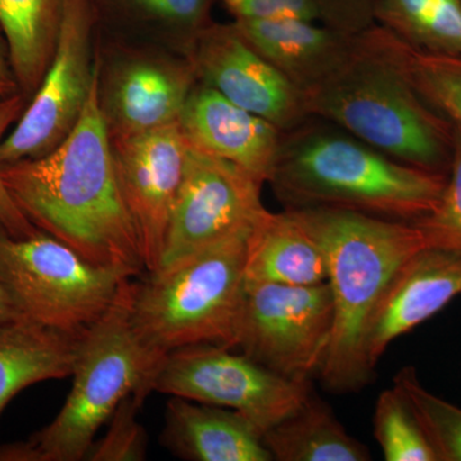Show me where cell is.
<instances>
[{"label":"cell","mask_w":461,"mask_h":461,"mask_svg":"<svg viewBox=\"0 0 461 461\" xmlns=\"http://www.w3.org/2000/svg\"><path fill=\"white\" fill-rule=\"evenodd\" d=\"M100 71L80 120L50 153L2 165V177L36 229L98 266L145 271L140 242L115 172L100 108Z\"/></svg>","instance_id":"cell-1"},{"label":"cell","mask_w":461,"mask_h":461,"mask_svg":"<svg viewBox=\"0 0 461 461\" xmlns=\"http://www.w3.org/2000/svg\"><path fill=\"white\" fill-rule=\"evenodd\" d=\"M306 111L406 165L450 167L453 126L423 99L406 63V44L377 25L357 33L344 63L305 91Z\"/></svg>","instance_id":"cell-2"},{"label":"cell","mask_w":461,"mask_h":461,"mask_svg":"<svg viewBox=\"0 0 461 461\" xmlns=\"http://www.w3.org/2000/svg\"><path fill=\"white\" fill-rule=\"evenodd\" d=\"M446 177L399 162L341 127L311 117L282 133L268 184L285 209H344L415 222L438 204Z\"/></svg>","instance_id":"cell-3"},{"label":"cell","mask_w":461,"mask_h":461,"mask_svg":"<svg viewBox=\"0 0 461 461\" xmlns=\"http://www.w3.org/2000/svg\"><path fill=\"white\" fill-rule=\"evenodd\" d=\"M323 249L333 302L332 335L318 375L335 393L371 379L366 357L369 321L391 278L429 247L420 227L332 208L286 209Z\"/></svg>","instance_id":"cell-4"},{"label":"cell","mask_w":461,"mask_h":461,"mask_svg":"<svg viewBox=\"0 0 461 461\" xmlns=\"http://www.w3.org/2000/svg\"><path fill=\"white\" fill-rule=\"evenodd\" d=\"M133 281L78 339L74 384L51 423L25 441L0 445V461L86 460L103 424L126 397L144 403L167 354L145 344L131 320Z\"/></svg>","instance_id":"cell-5"},{"label":"cell","mask_w":461,"mask_h":461,"mask_svg":"<svg viewBox=\"0 0 461 461\" xmlns=\"http://www.w3.org/2000/svg\"><path fill=\"white\" fill-rule=\"evenodd\" d=\"M250 230L133 282L131 320L145 344L163 354L198 344L232 348Z\"/></svg>","instance_id":"cell-6"},{"label":"cell","mask_w":461,"mask_h":461,"mask_svg":"<svg viewBox=\"0 0 461 461\" xmlns=\"http://www.w3.org/2000/svg\"><path fill=\"white\" fill-rule=\"evenodd\" d=\"M132 277L89 262L41 230L17 239L0 224V281L21 315L47 329L81 338Z\"/></svg>","instance_id":"cell-7"},{"label":"cell","mask_w":461,"mask_h":461,"mask_svg":"<svg viewBox=\"0 0 461 461\" xmlns=\"http://www.w3.org/2000/svg\"><path fill=\"white\" fill-rule=\"evenodd\" d=\"M333 327L329 282L286 286L245 281L232 348L282 377L311 382Z\"/></svg>","instance_id":"cell-8"},{"label":"cell","mask_w":461,"mask_h":461,"mask_svg":"<svg viewBox=\"0 0 461 461\" xmlns=\"http://www.w3.org/2000/svg\"><path fill=\"white\" fill-rule=\"evenodd\" d=\"M153 391L230 409L264 435L293 414L313 390L311 382L282 377L235 348L198 344L166 355Z\"/></svg>","instance_id":"cell-9"},{"label":"cell","mask_w":461,"mask_h":461,"mask_svg":"<svg viewBox=\"0 0 461 461\" xmlns=\"http://www.w3.org/2000/svg\"><path fill=\"white\" fill-rule=\"evenodd\" d=\"M95 0H65L53 58L41 86L0 148L2 165L50 153L72 130L86 107L98 74L93 58Z\"/></svg>","instance_id":"cell-10"},{"label":"cell","mask_w":461,"mask_h":461,"mask_svg":"<svg viewBox=\"0 0 461 461\" xmlns=\"http://www.w3.org/2000/svg\"><path fill=\"white\" fill-rule=\"evenodd\" d=\"M262 186L250 173L189 144L157 269L253 229L266 211Z\"/></svg>","instance_id":"cell-11"},{"label":"cell","mask_w":461,"mask_h":461,"mask_svg":"<svg viewBox=\"0 0 461 461\" xmlns=\"http://www.w3.org/2000/svg\"><path fill=\"white\" fill-rule=\"evenodd\" d=\"M198 83L290 131L311 118L304 95L230 23L205 27L186 50Z\"/></svg>","instance_id":"cell-12"},{"label":"cell","mask_w":461,"mask_h":461,"mask_svg":"<svg viewBox=\"0 0 461 461\" xmlns=\"http://www.w3.org/2000/svg\"><path fill=\"white\" fill-rule=\"evenodd\" d=\"M111 147L145 271H156L184 180L189 141L177 122L138 135L111 138Z\"/></svg>","instance_id":"cell-13"},{"label":"cell","mask_w":461,"mask_h":461,"mask_svg":"<svg viewBox=\"0 0 461 461\" xmlns=\"http://www.w3.org/2000/svg\"><path fill=\"white\" fill-rule=\"evenodd\" d=\"M198 84L190 60L133 54L100 71V108L109 138L138 135L180 122Z\"/></svg>","instance_id":"cell-14"},{"label":"cell","mask_w":461,"mask_h":461,"mask_svg":"<svg viewBox=\"0 0 461 461\" xmlns=\"http://www.w3.org/2000/svg\"><path fill=\"white\" fill-rule=\"evenodd\" d=\"M460 295V251L427 247L409 258L391 278L366 329V357L372 371L396 339Z\"/></svg>","instance_id":"cell-15"},{"label":"cell","mask_w":461,"mask_h":461,"mask_svg":"<svg viewBox=\"0 0 461 461\" xmlns=\"http://www.w3.org/2000/svg\"><path fill=\"white\" fill-rule=\"evenodd\" d=\"M180 124L190 147L238 166L263 184L271 180L284 132L269 121L198 83Z\"/></svg>","instance_id":"cell-16"},{"label":"cell","mask_w":461,"mask_h":461,"mask_svg":"<svg viewBox=\"0 0 461 461\" xmlns=\"http://www.w3.org/2000/svg\"><path fill=\"white\" fill-rule=\"evenodd\" d=\"M245 39L304 95L344 63L355 44L350 35L321 21L300 18L232 21Z\"/></svg>","instance_id":"cell-17"},{"label":"cell","mask_w":461,"mask_h":461,"mask_svg":"<svg viewBox=\"0 0 461 461\" xmlns=\"http://www.w3.org/2000/svg\"><path fill=\"white\" fill-rule=\"evenodd\" d=\"M162 444L190 461H272L259 429L239 412L172 396Z\"/></svg>","instance_id":"cell-18"},{"label":"cell","mask_w":461,"mask_h":461,"mask_svg":"<svg viewBox=\"0 0 461 461\" xmlns=\"http://www.w3.org/2000/svg\"><path fill=\"white\" fill-rule=\"evenodd\" d=\"M327 280V259L317 240L286 209H266L248 236L245 281L313 286Z\"/></svg>","instance_id":"cell-19"},{"label":"cell","mask_w":461,"mask_h":461,"mask_svg":"<svg viewBox=\"0 0 461 461\" xmlns=\"http://www.w3.org/2000/svg\"><path fill=\"white\" fill-rule=\"evenodd\" d=\"M78 339L26 318L0 323V415L21 391L69 377L77 359Z\"/></svg>","instance_id":"cell-20"},{"label":"cell","mask_w":461,"mask_h":461,"mask_svg":"<svg viewBox=\"0 0 461 461\" xmlns=\"http://www.w3.org/2000/svg\"><path fill=\"white\" fill-rule=\"evenodd\" d=\"M278 461H368L371 453L348 435L330 408L313 391L293 414L263 435Z\"/></svg>","instance_id":"cell-21"},{"label":"cell","mask_w":461,"mask_h":461,"mask_svg":"<svg viewBox=\"0 0 461 461\" xmlns=\"http://www.w3.org/2000/svg\"><path fill=\"white\" fill-rule=\"evenodd\" d=\"M65 0H0V29L27 99L41 86L53 58Z\"/></svg>","instance_id":"cell-22"},{"label":"cell","mask_w":461,"mask_h":461,"mask_svg":"<svg viewBox=\"0 0 461 461\" xmlns=\"http://www.w3.org/2000/svg\"><path fill=\"white\" fill-rule=\"evenodd\" d=\"M375 21L412 50L461 56V0H375Z\"/></svg>","instance_id":"cell-23"},{"label":"cell","mask_w":461,"mask_h":461,"mask_svg":"<svg viewBox=\"0 0 461 461\" xmlns=\"http://www.w3.org/2000/svg\"><path fill=\"white\" fill-rule=\"evenodd\" d=\"M393 386L411 405L438 461H461V408L427 390L411 366L397 373Z\"/></svg>","instance_id":"cell-24"},{"label":"cell","mask_w":461,"mask_h":461,"mask_svg":"<svg viewBox=\"0 0 461 461\" xmlns=\"http://www.w3.org/2000/svg\"><path fill=\"white\" fill-rule=\"evenodd\" d=\"M375 437L387 461H438L420 421L395 386L379 393Z\"/></svg>","instance_id":"cell-25"},{"label":"cell","mask_w":461,"mask_h":461,"mask_svg":"<svg viewBox=\"0 0 461 461\" xmlns=\"http://www.w3.org/2000/svg\"><path fill=\"white\" fill-rule=\"evenodd\" d=\"M406 63L423 99L461 131V56L427 53L406 44Z\"/></svg>","instance_id":"cell-26"},{"label":"cell","mask_w":461,"mask_h":461,"mask_svg":"<svg viewBox=\"0 0 461 461\" xmlns=\"http://www.w3.org/2000/svg\"><path fill=\"white\" fill-rule=\"evenodd\" d=\"M102 2V0H99ZM118 11L142 21L175 30L184 41L185 50L205 27L211 25L214 0H103Z\"/></svg>","instance_id":"cell-27"},{"label":"cell","mask_w":461,"mask_h":461,"mask_svg":"<svg viewBox=\"0 0 461 461\" xmlns=\"http://www.w3.org/2000/svg\"><path fill=\"white\" fill-rule=\"evenodd\" d=\"M453 150L445 189L436 208L415 221L427 245L461 253V131L453 127Z\"/></svg>","instance_id":"cell-28"},{"label":"cell","mask_w":461,"mask_h":461,"mask_svg":"<svg viewBox=\"0 0 461 461\" xmlns=\"http://www.w3.org/2000/svg\"><path fill=\"white\" fill-rule=\"evenodd\" d=\"M142 402L135 395L126 397L113 412L107 435L91 446L86 460H142L147 454V435L136 414Z\"/></svg>","instance_id":"cell-29"},{"label":"cell","mask_w":461,"mask_h":461,"mask_svg":"<svg viewBox=\"0 0 461 461\" xmlns=\"http://www.w3.org/2000/svg\"><path fill=\"white\" fill-rule=\"evenodd\" d=\"M29 104V99L23 94L0 100V148L7 138V132L14 126ZM0 224L17 239L32 238L38 229L20 211L11 194L5 187L2 177V162H0Z\"/></svg>","instance_id":"cell-30"},{"label":"cell","mask_w":461,"mask_h":461,"mask_svg":"<svg viewBox=\"0 0 461 461\" xmlns=\"http://www.w3.org/2000/svg\"><path fill=\"white\" fill-rule=\"evenodd\" d=\"M235 21L300 18L320 21L312 0H221Z\"/></svg>","instance_id":"cell-31"},{"label":"cell","mask_w":461,"mask_h":461,"mask_svg":"<svg viewBox=\"0 0 461 461\" xmlns=\"http://www.w3.org/2000/svg\"><path fill=\"white\" fill-rule=\"evenodd\" d=\"M324 25L357 35L375 25V0H312Z\"/></svg>","instance_id":"cell-32"},{"label":"cell","mask_w":461,"mask_h":461,"mask_svg":"<svg viewBox=\"0 0 461 461\" xmlns=\"http://www.w3.org/2000/svg\"><path fill=\"white\" fill-rule=\"evenodd\" d=\"M20 93V84L12 66L7 41L0 29V100L11 98Z\"/></svg>","instance_id":"cell-33"},{"label":"cell","mask_w":461,"mask_h":461,"mask_svg":"<svg viewBox=\"0 0 461 461\" xmlns=\"http://www.w3.org/2000/svg\"><path fill=\"white\" fill-rule=\"evenodd\" d=\"M17 318L23 317L18 312L16 305L12 302L11 296L8 295L7 290H5L2 281H0V323L2 321L17 320Z\"/></svg>","instance_id":"cell-34"}]
</instances>
